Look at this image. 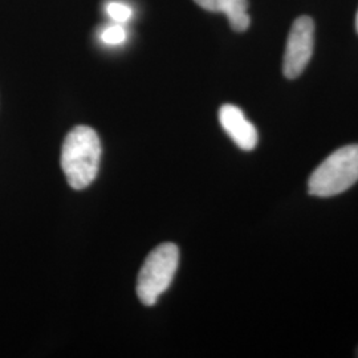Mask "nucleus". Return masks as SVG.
Returning a JSON list of instances; mask_svg holds the SVG:
<instances>
[{
  "mask_svg": "<svg viewBox=\"0 0 358 358\" xmlns=\"http://www.w3.org/2000/svg\"><path fill=\"white\" fill-rule=\"evenodd\" d=\"M315 23L309 16L296 19L287 38L282 60L284 76L294 80L300 76L313 55Z\"/></svg>",
  "mask_w": 358,
  "mask_h": 358,
  "instance_id": "4",
  "label": "nucleus"
},
{
  "mask_svg": "<svg viewBox=\"0 0 358 358\" xmlns=\"http://www.w3.org/2000/svg\"><path fill=\"white\" fill-rule=\"evenodd\" d=\"M248 0H217V13H224L230 26L236 32H243L251 23Z\"/></svg>",
  "mask_w": 358,
  "mask_h": 358,
  "instance_id": "6",
  "label": "nucleus"
},
{
  "mask_svg": "<svg viewBox=\"0 0 358 358\" xmlns=\"http://www.w3.org/2000/svg\"><path fill=\"white\" fill-rule=\"evenodd\" d=\"M106 13L108 15L117 22V23H127L129 19L131 17V8L127 6L125 3L121 1H110L106 6Z\"/></svg>",
  "mask_w": 358,
  "mask_h": 358,
  "instance_id": "7",
  "label": "nucleus"
},
{
  "mask_svg": "<svg viewBox=\"0 0 358 358\" xmlns=\"http://www.w3.org/2000/svg\"><path fill=\"white\" fill-rule=\"evenodd\" d=\"M178 247L173 243L158 245L146 257L137 280V294L143 306H154L158 297L170 287L178 268Z\"/></svg>",
  "mask_w": 358,
  "mask_h": 358,
  "instance_id": "3",
  "label": "nucleus"
},
{
  "mask_svg": "<svg viewBox=\"0 0 358 358\" xmlns=\"http://www.w3.org/2000/svg\"><path fill=\"white\" fill-rule=\"evenodd\" d=\"M219 122L238 148L245 152L255 149L259 140L257 130L254 124L245 118L241 108L231 103L223 105L219 109Z\"/></svg>",
  "mask_w": 358,
  "mask_h": 358,
  "instance_id": "5",
  "label": "nucleus"
},
{
  "mask_svg": "<svg viewBox=\"0 0 358 358\" xmlns=\"http://www.w3.org/2000/svg\"><path fill=\"white\" fill-rule=\"evenodd\" d=\"M358 182V145H348L333 152L308 180L313 196L329 198L343 194Z\"/></svg>",
  "mask_w": 358,
  "mask_h": 358,
  "instance_id": "2",
  "label": "nucleus"
},
{
  "mask_svg": "<svg viewBox=\"0 0 358 358\" xmlns=\"http://www.w3.org/2000/svg\"><path fill=\"white\" fill-rule=\"evenodd\" d=\"M199 7H202L206 11L217 13V0H194Z\"/></svg>",
  "mask_w": 358,
  "mask_h": 358,
  "instance_id": "9",
  "label": "nucleus"
},
{
  "mask_svg": "<svg viewBox=\"0 0 358 358\" xmlns=\"http://www.w3.org/2000/svg\"><path fill=\"white\" fill-rule=\"evenodd\" d=\"M356 29H357V32H358V11H357V15H356Z\"/></svg>",
  "mask_w": 358,
  "mask_h": 358,
  "instance_id": "10",
  "label": "nucleus"
},
{
  "mask_svg": "<svg viewBox=\"0 0 358 358\" xmlns=\"http://www.w3.org/2000/svg\"><path fill=\"white\" fill-rule=\"evenodd\" d=\"M356 356L358 357V349H357V353H356Z\"/></svg>",
  "mask_w": 358,
  "mask_h": 358,
  "instance_id": "11",
  "label": "nucleus"
},
{
  "mask_svg": "<svg viewBox=\"0 0 358 358\" xmlns=\"http://www.w3.org/2000/svg\"><path fill=\"white\" fill-rule=\"evenodd\" d=\"M101 159V142L90 127L72 129L63 143L62 167L66 180L75 190L88 187L94 180Z\"/></svg>",
  "mask_w": 358,
  "mask_h": 358,
  "instance_id": "1",
  "label": "nucleus"
},
{
  "mask_svg": "<svg viewBox=\"0 0 358 358\" xmlns=\"http://www.w3.org/2000/svg\"><path fill=\"white\" fill-rule=\"evenodd\" d=\"M127 38V31L120 23L105 28L101 34V40L108 45H118Z\"/></svg>",
  "mask_w": 358,
  "mask_h": 358,
  "instance_id": "8",
  "label": "nucleus"
}]
</instances>
